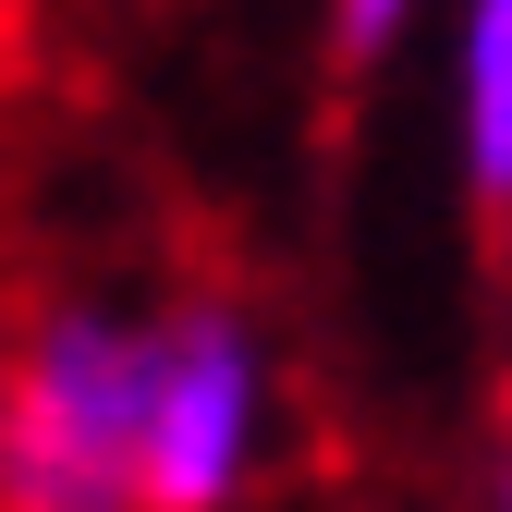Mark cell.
<instances>
[{"label": "cell", "mask_w": 512, "mask_h": 512, "mask_svg": "<svg viewBox=\"0 0 512 512\" xmlns=\"http://www.w3.org/2000/svg\"><path fill=\"white\" fill-rule=\"evenodd\" d=\"M159 317L49 305L0 403V512H147Z\"/></svg>", "instance_id": "6da1fadb"}, {"label": "cell", "mask_w": 512, "mask_h": 512, "mask_svg": "<svg viewBox=\"0 0 512 512\" xmlns=\"http://www.w3.org/2000/svg\"><path fill=\"white\" fill-rule=\"evenodd\" d=\"M256 427H269V366H256L244 317L171 305L159 403H147V512H232L256 476Z\"/></svg>", "instance_id": "7a4b0ae2"}, {"label": "cell", "mask_w": 512, "mask_h": 512, "mask_svg": "<svg viewBox=\"0 0 512 512\" xmlns=\"http://www.w3.org/2000/svg\"><path fill=\"white\" fill-rule=\"evenodd\" d=\"M464 171L512 208V0H464Z\"/></svg>", "instance_id": "3957f363"}, {"label": "cell", "mask_w": 512, "mask_h": 512, "mask_svg": "<svg viewBox=\"0 0 512 512\" xmlns=\"http://www.w3.org/2000/svg\"><path fill=\"white\" fill-rule=\"evenodd\" d=\"M415 13V0H342L330 13V37H342V61H366V49H391V25Z\"/></svg>", "instance_id": "277c9868"}, {"label": "cell", "mask_w": 512, "mask_h": 512, "mask_svg": "<svg viewBox=\"0 0 512 512\" xmlns=\"http://www.w3.org/2000/svg\"><path fill=\"white\" fill-rule=\"evenodd\" d=\"M500 512H512V464H500Z\"/></svg>", "instance_id": "5b68a950"}]
</instances>
